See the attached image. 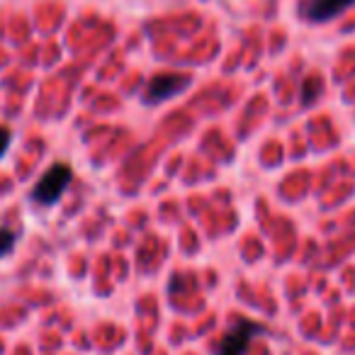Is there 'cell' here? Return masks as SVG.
Instances as JSON below:
<instances>
[{
    "label": "cell",
    "instance_id": "obj_7",
    "mask_svg": "<svg viewBox=\"0 0 355 355\" xmlns=\"http://www.w3.org/2000/svg\"><path fill=\"white\" fill-rule=\"evenodd\" d=\"M10 141H12V132L10 127H0V158H3V153L10 148Z\"/></svg>",
    "mask_w": 355,
    "mask_h": 355
},
{
    "label": "cell",
    "instance_id": "obj_3",
    "mask_svg": "<svg viewBox=\"0 0 355 355\" xmlns=\"http://www.w3.org/2000/svg\"><path fill=\"white\" fill-rule=\"evenodd\" d=\"M190 85L188 76H178V73H163L156 76V78L148 80L146 90H144V103L146 105H158L163 100L173 98V95L183 93Z\"/></svg>",
    "mask_w": 355,
    "mask_h": 355
},
{
    "label": "cell",
    "instance_id": "obj_4",
    "mask_svg": "<svg viewBox=\"0 0 355 355\" xmlns=\"http://www.w3.org/2000/svg\"><path fill=\"white\" fill-rule=\"evenodd\" d=\"M355 0H304L300 8V15L306 22H329L345 12Z\"/></svg>",
    "mask_w": 355,
    "mask_h": 355
},
{
    "label": "cell",
    "instance_id": "obj_6",
    "mask_svg": "<svg viewBox=\"0 0 355 355\" xmlns=\"http://www.w3.org/2000/svg\"><path fill=\"white\" fill-rule=\"evenodd\" d=\"M15 243H17L15 232H10V229H0V258H6L8 253L15 248Z\"/></svg>",
    "mask_w": 355,
    "mask_h": 355
},
{
    "label": "cell",
    "instance_id": "obj_5",
    "mask_svg": "<svg viewBox=\"0 0 355 355\" xmlns=\"http://www.w3.org/2000/svg\"><path fill=\"white\" fill-rule=\"evenodd\" d=\"M321 90V80L319 78H306L304 80V88H302V103L304 105H311L314 103V95H319Z\"/></svg>",
    "mask_w": 355,
    "mask_h": 355
},
{
    "label": "cell",
    "instance_id": "obj_2",
    "mask_svg": "<svg viewBox=\"0 0 355 355\" xmlns=\"http://www.w3.org/2000/svg\"><path fill=\"white\" fill-rule=\"evenodd\" d=\"M258 331H261V326L253 324V321H246V319L236 321V324L232 326V331L219 340L217 353L214 355H246L248 345H251L253 336H256Z\"/></svg>",
    "mask_w": 355,
    "mask_h": 355
},
{
    "label": "cell",
    "instance_id": "obj_1",
    "mask_svg": "<svg viewBox=\"0 0 355 355\" xmlns=\"http://www.w3.org/2000/svg\"><path fill=\"white\" fill-rule=\"evenodd\" d=\"M71 178H73L71 166H66V163H56V166H51L49 171L42 175L40 183L35 185V190H32V200H35L37 205L51 207V205L59 202L61 195L66 193V188L71 185Z\"/></svg>",
    "mask_w": 355,
    "mask_h": 355
}]
</instances>
